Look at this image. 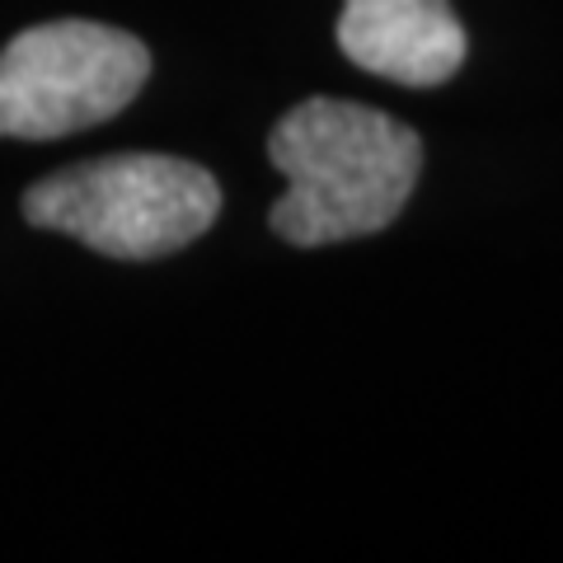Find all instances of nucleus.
<instances>
[{"label": "nucleus", "instance_id": "f257e3e1", "mask_svg": "<svg viewBox=\"0 0 563 563\" xmlns=\"http://www.w3.org/2000/svg\"><path fill=\"white\" fill-rule=\"evenodd\" d=\"M268 161L287 192L273 231L296 250L385 231L422 174V136L352 99H306L268 132Z\"/></svg>", "mask_w": 563, "mask_h": 563}, {"label": "nucleus", "instance_id": "f03ea898", "mask_svg": "<svg viewBox=\"0 0 563 563\" xmlns=\"http://www.w3.org/2000/svg\"><path fill=\"white\" fill-rule=\"evenodd\" d=\"M221 211V184L179 155H103L38 179L24 221L109 258H161L192 244Z\"/></svg>", "mask_w": 563, "mask_h": 563}, {"label": "nucleus", "instance_id": "7ed1b4c3", "mask_svg": "<svg viewBox=\"0 0 563 563\" xmlns=\"http://www.w3.org/2000/svg\"><path fill=\"white\" fill-rule=\"evenodd\" d=\"M151 76L141 38L95 20H47L0 47V136L57 141L118 118Z\"/></svg>", "mask_w": 563, "mask_h": 563}, {"label": "nucleus", "instance_id": "20e7f679", "mask_svg": "<svg viewBox=\"0 0 563 563\" xmlns=\"http://www.w3.org/2000/svg\"><path fill=\"white\" fill-rule=\"evenodd\" d=\"M339 47L380 80L432 90L465 66V29L451 0H343Z\"/></svg>", "mask_w": 563, "mask_h": 563}]
</instances>
